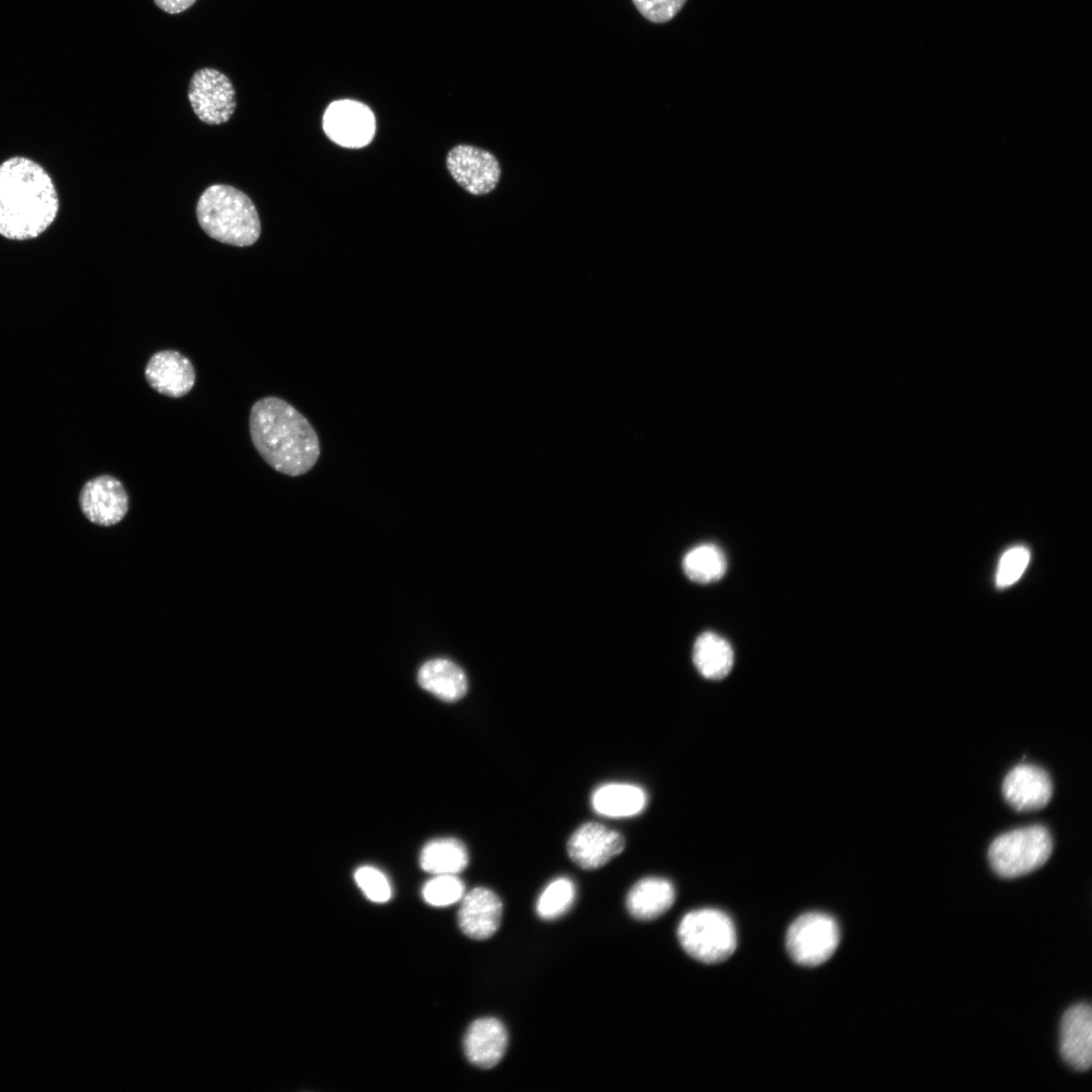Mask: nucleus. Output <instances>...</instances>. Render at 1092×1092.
I'll return each mask as SVG.
<instances>
[{
  "instance_id": "f257e3e1",
  "label": "nucleus",
  "mask_w": 1092,
  "mask_h": 1092,
  "mask_svg": "<svg viewBox=\"0 0 1092 1092\" xmlns=\"http://www.w3.org/2000/svg\"><path fill=\"white\" fill-rule=\"evenodd\" d=\"M59 207L56 186L39 164L21 156L0 164V236L33 240L54 223Z\"/></svg>"
},
{
  "instance_id": "f03ea898",
  "label": "nucleus",
  "mask_w": 1092,
  "mask_h": 1092,
  "mask_svg": "<svg viewBox=\"0 0 1092 1092\" xmlns=\"http://www.w3.org/2000/svg\"><path fill=\"white\" fill-rule=\"evenodd\" d=\"M251 440L261 457L289 476L308 472L321 454L317 434L293 405L277 396L257 400L250 412Z\"/></svg>"
},
{
  "instance_id": "7ed1b4c3",
  "label": "nucleus",
  "mask_w": 1092,
  "mask_h": 1092,
  "mask_svg": "<svg viewBox=\"0 0 1092 1092\" xmlns=\"http://www.w3.org/2000/svg\"><path fill=\"white\" fill-rule=\"evenodd\" d=\"M196 215L201 229L223 244L251 246L261 234V223L253 201L230 185L207 187L198 199Z\"/></svg>"
},
{
  "instance_id": "20e7f679",
  "label": "nucleus",
  "mask_w": 1092,
  "mask_h": 1092,
  "mask_svg": "<svg viewBox=\"0 0 1092 1092\" xmlns=\"http://www.w3.org/2000/svg\"><path fill=\"white\" fill-rule=\"evenodd\" d=\"M678 941L693 959L705 964L727 960L736 948V930L731 918L717 909L687 913L677 928Z\"/></svg>"
},
{
  "instance_id": "39448f33",
  "label": "nucleus",
  "mask_w": 1092,
  "mask_h": 1092,
  "mask_svg": "<svg viewBox=\"0 0 1092 1092\" xmlns=\"http://www.w3.org/2000/svg\"><path fill=\"white\" fill-rule=\"evenodd\" d=\"M1052 850L1053 840L1049 830L1041 825H1032L996 837L989 847L988 857L997 875L1014 879L1043 866Z\"/></svg>"
},
{
  "instance_id": "423d86ee",
  "label": "nucleus",
  "mask_w": 1092,
  "mask_h": 1092,
  "mask_svg": "<svg viewBox=\"0 0 1092 1092\" xmlns=\"http://www.w3.org/2000/svg\"><path fill=\"white\" fill-rule=\"evenodd\" d=\"M840 938L837 922L821 912L799 916L787 932V949L799 965L816 967L825 963L836 950Z\"/></svg>"
},
{
  "instance_id": "0eeeda50",
  "label": "nucleus",
  "mask_w": 1092,
  "mask_h": 1092,
  "mask_svg": "<svg viewBox=\"0 0 1092 1092\" xmlns=\"http://www.w3.org/2000/svg\"><path fill=\"white\" fill-rule=\"evenodd\" d=\"M188 99L197 117L211 125L226 122L236 108L231 80L212 68L196 71L188 86Z\"/></svg>"
},
{
  "instance_id": "6e6552de",
  "label": "nucleus",
  "mask_w": 1092,
  "mask_h": 1092,
  "mask_svg": "<svg viewBox=\"0 0 1092 1092\" xmlns=\"http://www.w3.org/2000/svg\"><path fill=\"white\" fill-rule=\"evenodd\" d=\"M323 127L329 139L337 145L362 148L374 136L375 117L370 108L361 102L337 100L327 108Z\"/></svg>"
},
{
  "instance_id": "1a4fd4ad",
  "label": "nucleus",
  "mask_w": 1092,
  "mask_h": 1092,
  "mask_svg": "<svg viewBox=\"0 0 1092 1092\" xmlns=\"http://www.w3.org/2000/svg\"><path fill=\"white\" fill-rule=\"evenodd\" d=\"M453 179L474 195L492 191L500 178V167L489 152L468 145L453 148L446 160Z\"/></svg>"
},
{
  "instance_id": "9d476101",
  "label": "nucleus",
  "mask_w": 1092,
  "mask_h": 1092,
  "mask_svg": "<svg viewBox=\"0 0 1092 1092\" xmlns=\"http://www.w3.org/2000/svg\"><path fill=\"white\" fill-rule=\"evenodd\" d=\"M625 847L624 837L616 830L598 822H586L577 827L567 841L569 857L579 868L587 871L600 869Z\"/></svg>"
},
{
  "instance_id": "9b49d317",
  "label": "nucleus",
  "mask_w": 1092,
  "mask_h": 1092,
  "mask_svg": "<svg viewBox=\"0 0 1092 1092\" xmlns=\"http://www.w3.org/2000/svg\"><path fill=\"white\" fill-rule=\"evenodd\" d=\"M79 502L83 515L99 526L119 523L128 510L124 486L116 477L107 474L88 480L81 489Z\"/></svg>"
},
{
  "instance_id": "f8f14e48",
  "label": "nucleus",
  "mask_w": 1092,
  "mask_h": 1092,
  "mask_svg": "<svg viewBox=\"0 0 1092 1092\" xmlns=\"http://www.w3.org/2000/svg\"><path fill=\"white\" fill-rule=\"evenodd\" d=\"M145 377L154 390L173 398L186 395L196 379L191 361L175 350L153 354L146 365Z\"/></svg>"
},
{
  "instance_id": "ddd939ff",
  "label": "nucleus",
  "mask_w": 1092,
  "mask_h": 1092,
  "mask_svg": "<svg viewBox=\"0 0 1092 1092\" xmlns=\"http://www.w3.org/2000/svg\"><path fill=\"white\" fill-rule=\"evenodd\" d=\"M1005 800L1020 812L1043 808L1053 795L1049 774L1033 764H1018L1005 777L1002 785Z\"/></svg>"
},
{
  "instance_id": "4468645a",
  "label": "nucleus",
  "mask_w": 1092,
  "mask_h": 1092,
  "mask_svg": "<svg viewBox=\"0 0 1092 1092\" xmlns=\"http://www.w3.org/2000/svg\"><path fill=\"white\" fill-rule=\"evenodd\" d=\"M503 915L499 897L491 890L477 887L464 894L458 910V926L469 938L484 940L498 929Z\"/></svg>"
},
{
  "instance_id": "2eb2a0df",
  "label": "nucleus",
  "mask_w": 1092,
  "mask_h": 1092,
  "mask_svg": "<svg viewBox=\"0 0 1092 1092\" xmlns=\"http://www.w3.org/2000/svg\"><path fill=\"white\" fill-rule=\"evenodd\" d=\"M1061 1055L1076 1071L1084 1072L1092 1065V1010L1088 1004H1078L1066 1011L1061 1022Z\"/></svg>"
},
{
  "instance_id": "dca6fc26",
  "label": "nucleus",
  "mask_w": 1092,
  "mask_h": 1092,
  "mask_svg": "<svg viewBox=\"0 0 1092 1092\" xmlns=\"http://www.w3.org/2000/svg\"><path fill=\"white\" fill-rule=\"evenodd\" d=\"M508 1044L509 1035L505 1025L492 1017L473 1021L463 1039L466 1059L480 1069L495 1067L504 1058Z\"/></svg>"
},
{
  "instance_id": "f3484780",
  "label": "nucleus",
  "mask_w": 1092,
  "mask_h": 1092,
  "mask_svg": "<svg viewBox=\"0 0 1092 1092\" xmlns=\"http://www.w3.org/2000/svg\"><path fill=\"white\" fill-rule=\"evenodd\" d=\"M674 900L675 891L668 880L647 877L630 889L626 897V908L635 919L649 921L664 914Z\"/></svg>"
},
{
  "instance_id": "a211bd4d",
  "label": "nucleus",
  "mask_w": 1092,
  "mask_h": 1092,
  "mask_svg": "<svg viewBox=\"0 0 1092 1092\" xmlns=\"http://www.w3.org/2000/svg\"><path fill=\"white\" fill-rule=\"evenodd\" d=\"M418 681L424 690L445 702L460 700L468 689L462 668L445 658L425 662L418 672Z\"/></svg>"
},
{
  "instance_id": "6ab92c4d",
  "label": "nucleus",
  "mask_w": 1092,
  "mask_h": 1092,
  "mask_svg": "<svg viewBox=\"0 0 1092 1092\" xmlns=\"http://www.w3.org/2000/svg\"><path fill=\"white\" fill-rule=\"evenodd\" d=\"M590 802L594 810L600 815L625 818L641 813L646 807L647 796L639 786L608 783L593 792Z\"/></svg>"
},
{
  "instance_id": "aec40b11",
  "label": "nucleus",
  "mask_w": 1092,
  "mask_h": 1092,
  "mask_svg": "<svg viewBox=\"0 0 1092 1092\" xmlns=\"http://www.w3.org/2000/svg\"><path fill=\"white\" fill-rule=\"evenodd\" d=\"M692 655L696 668L708 679L726 677L734 664L732 646L714 632H704L696 639Z\"/></svg>"
},
{
  "instance_id": "412c9836",
  "label": "nucleus",
  "mask_w": 1092,
  "mask_h": 1092,
  "mask_svg": "<svg viewBox=\"0 0 1092 1092\" xmlns=\"http://www.w3.org/2000/svg\"><path fill=\"white\" fill-rule=\"evenodd\" d=\"M468 860L465 845L451 837L429 841L420 855L421 868L433 875H456L467 867Z\"/></svg>"
},
{
  "instance_id": "4be33fe9",
  "label": "nucleus",
  "mask_w": 1092,
  "mask_h": 1092,
  "mask_svg": "<svg viewBox=\"0 0 1092 1092\" xmlns=\"http://www.w3.org/2000/svg\"><path fill=\"white\" fill-rule=\"evenodd\" d=\"M687 577L698 583H711L721 579L727 570L724 552L712 543L700 544L691 549L682 559Z\"/></svg>"
},
{
  "instance_id": "5701e85b",
  "label": "nucleus",
  "mask_w": 1092,
  "mask_h": 1092,
  "mask_svg": "<svg viewBox=\"0 0 1092 1092\" xmlns=\"http://www.w3.org/2000/svg\"><path fill=\"white\" fill-rule=\"evenodd\" d=\"M575 895V886L569 878H556L544 888L538 897L536 912L544 920L557 919L572 907Z\"/></svg>"
},
{
  "instance_id": "b1692460",
  "label": "nucleus",
  "mask_w": 1092,
  "mask_h": 1092,
  "mask_svg": "<svg viewBox=\"0 0 1092 1092\" xmlns=\"http://www.w3.org/2000/svg\"><path fill=\"white\" fill-rule=\"evenodd\" d=\"M464 884L456 875H435L422 889L424 900L436 907L452 905L464 895Z\"/></svg>"
},
{
  "instance_id": "393cba45",
  "label": "nucleus",
  "mask_w": 1092,
  "mask_h": 1092,
  "mask_svg": "<svg viewBox=\"0 0 1092 1092\" xmlns=\"http://www.w3.org/2000/svg\"><path fill=\"white\" fill-rule=\"evenodd\" d=\"M1030 560L1029 550L1016 545L1007 549L1001 556L996 571V585L1005 588L1015 583L1025 571Z\"/></svg>"
},
{
  "instance_id": "a878e982",
  "label": "nucleus",
  "mask_w": 1092,
  "mask_h": 1092,
  "mask_svg": "<svg viewBox=\"0 0 1092 1092\" xmlns=\"http://www.w3.org/2000/svg\"><path fill=\"white\" fill-rule=\"evenodd\" d=\"M354 878L357 886L370 901L384 903L390 899V883L378 869L369 866L360 867L356 870Z\"/></svg>"
},
{
  "instance_id": "bb28decb",
  "label": "nucleus",
  "mask_w": 1092,
  "mask_h": 1092,
  "mask_svg": "<svg viewBox=\"0 0 1092 1092\" xmlns=\"http://www.w3.org/2000/svg\"><path fill=\"white\" fill-rule=\"evenodd\" d=\"M637 11L648 21L666 23L681 10L687 0H631Z\"/></svg>"
},
{
  "instance_id": "cd10ccee",
  "label": "nucleus",
  "mask_w": 1092,
  "mask_h": 1092,
  "mask_svg": "<svg viewBox=\"0 0 1092 1092\" xmlns=\"http://www.w3.org/2000/svg\"><path fill=\"white\" fill-rule=\"evenodd\" d=\"M196 0H154L163 11L170 14L181 13L190 8Z\"/></svg>"
}]
</instances>
